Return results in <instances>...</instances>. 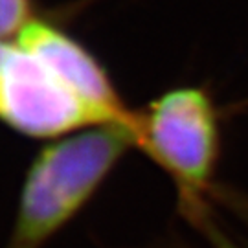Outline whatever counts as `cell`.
<instances>
[{
    "label": "cell",
    "mask_w": 248,
    "mask_h": 248,
    "mask_svg": "<svg viewBox=\"0 0 248 248\" xmlns=\"http://www.w3.org/2000/svg\"><path fill=\"white\" fill-rule=\"evenodd\" d=\"M136 145L125 125H92L48 145L28 171L8 248H41L87 204L116 162Z\"/></svg>",
    "instance_id": "cell-1"
},
{
    "label": "cell",
    "mask_w": 248,
    "mask_h": 248,
    "mask_svg": "<svg viewBox=\"0 0 248 248\" xmlns=\"http://www.w3.org/2000/svg\"><path fill=\"white\" fill-rule=\"evenodd\" d=\"M177 182L184 197L208 187L219 153V127L210 98L199 89H175L138 114V143Z\"/></svg>",
    "instance_id": "cell-2"
},
{
    "label": "cell",
    "mask_w": 248,
    "mask_h": 248,
    "mask_svg": "<svg viewBox=\"0 0 248 248\" xmlns=\"http://www.w3.org/2000/svg\"><path fill=\"white\" fill-rule=\"evenodd\" d=\"M0 122L35 138L103 125L79 96L17 45L0 70Z\"/></svg>",
    "instance_id": "cell-3"
},
{
    "label": "cell",
    "mask_w": 248,
    "mask_h": 248,
    "mask_svg": "<svg viewBox=\"0 0 248 248\" xmlns=\"http://www.w3.org/2000/svg\"><path fill=\"white\" fill-rule=\"evenodd\" d=\"M17 46L31 53L55 74L96 112L101 124L125 125L133 129L138 143V114L124 105L107 72L79 43L57 28L30 18V22L18 31Z\"/></svg>",
    "instance_id": "cell-4"
},
{
    "label": "cell",
    "mask_w": 248,
    "mask_h": 248,
    "mask_svg": "<svg viewBox=\"0 0 248 248\" xmlns=\"http://www.w3.org/2000/svg\"><path fill=\"white\" fill-rule=\"evenodd\" d=\"M30 22V0H0V41Z\"/></svg>",
    "instance_id": "cell-5"
},
{
    "label": "cell",
    "mask_w": 248,
    "mask_h": 248,
    "mask_svg": "<svg viewBox=\"0 0 248 248\" xmlns=\"http://www.w3.org/2000/svg\"><path fill=\"white\" fill-rule=\"evenodd\" d=\"M15 50V46L8 45V43H4V41H0V70L4 68V64L8 62L9 55H11V52Z\"/></svg>",
    "instance_id": "cell-6"
}]
</instances>
